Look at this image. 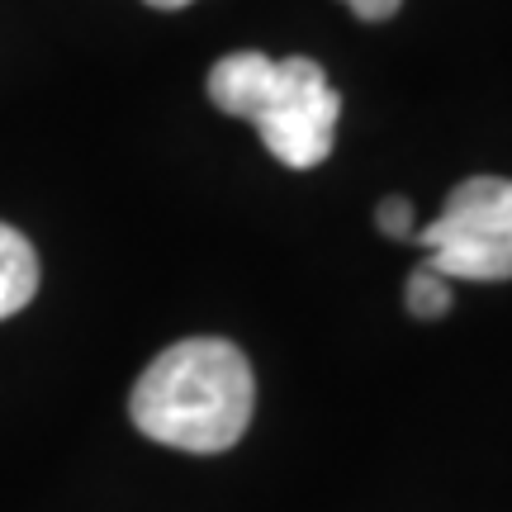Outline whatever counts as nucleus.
<instances>
[{"instance_id": "obj_1", "label": "nucleus", "mask_w": 512, "mask_h": 512, "mask_svg": "<svg viewBox=\"0 0 512 512\" xmlns=\"http://www.w3.org/2000/svg\"><path fill=\"white\" fill-rule=\"evenodd\" d=\"M256 408L252 366L223 337H185L138 375L128 418L143 437L214 456L238 446Z\"/></svg>"}, {"instance_id": "obj_2", "label": "nucleus", "mask_w": 512, "mask_h": 512, "mask_svg": "<svg viewBox=\"0 0 512 512\" xmlns=\"http://www.w3.org/2000/svg\"><path fill=\"white\" fill-rule=\"evenodd\" d=\"M209 100L214 110L256 124L266 152L290 171L328 162L342 95L313 57L228 53L209 67Z\"/></svg>"}, {"instance_id": "obj_3", "label": "nucleus", "mask_w": 512, "mask_h": 512, "mask_svg": "<svg viewBox=\"0 0 512 512\" xmlns=\"http://www.w3.org/2000/svg\"><path fill=\"white\" fill-rule=\"evenodd\" d=\"M427 247L422 266L446 280H512V181L470 176L446 195L437 223L418 233Z\"/></svg>"}, {"instance_id": "obj_4", "label": "nucleus", "mask_w": 512, "mask_h": 512, "mask_svg": "<svg viewBox=\"0 0 512 512\" xmlns=\"http://www.w3.org/2000/svg\"><path fill=\"white\" fill-rule=\"evenodd\" d=\"M38 294V256L29 247V238L0 223V323L19 313Z\"/></svg>"}, {"instance_id": "obj_5", "label": "nucleus", "mask_w": 512, "mask_h": 512, "mask_svg": "<svg viewBox=\"0 0 512 512\" xmlns=\"http://www.w3.org/2000/svg\"><path fill=\"white\" fill-rule=\"evenodd\" d=\"M451 299H456V294H451V280L437 275L432 266H418V271L408 275V285H403V304H408V313L422 318V323L451 313Z\"/></svg>"}, {"instance_id": "obj_6", "label": "nucleus", "mask_w": 512, "mask_h": 512, "mask_svg": "<svg viewBox=\"0 0 512 512\" xmlns=\"http://www.w3.org/2000/svg\"><path fill=\"white\" fill-rule=\"evenodd\" d=\"M375 223H380L384 238H413V204L399 200V195H389V200L380 204Z\"/></svg>"}, {"instance_id": "obj_7", "label": "nucleus", "mask_w": 512, "mask_h": 512, "mask_svg": "<svg viewBox=\"0 0 512 512\" xmlns=\"http://www.w3.org/2000/svg\"><path fill=\"white\" fill-rule=\"evenodd\" d=\"M351 10H356V19H366V24H380V19H389L394 10H399L403 0H347Z\"/></svg>"}, {"instance_id": "obj_8", "label": "nucleus", "mask_w": 512, "mask_h": 512, "mask_svg": "<svg viewBox=\"0 0 512 512\" xmlns=\"http://www.w3.org/2000/svg\"><path fill=\"white\" fill-rule=\"evenodd\" d=\"M152 10H181V5H195V0H147Z\"/></svg>"}]
</instances>
